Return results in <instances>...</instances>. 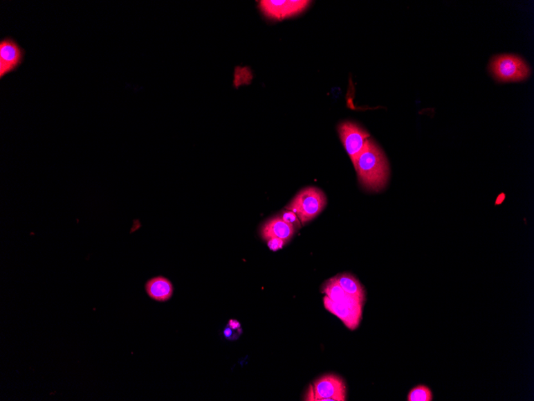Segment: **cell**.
Listing matches in <instances>:
<instances>
[{
	"label": "cell",
	"mask_w": 534,
	"mask_h": 401,
	"mask_svg": "<svg viewBox=\"0 0 534 401\" xmlns=\"http://www.w3.org/2000/svg\"><path fill=\"white\" fill-rule=\"evenodd\" d=\"M236 332H243L242 328L239 329V330H233L232 328L228 326L225 328L223 334L225 337L228 339V340L233 341L236 340V339H238L241 335L240 333H236Z\"/></svg>",
	"instance_id": "2e32d148"
},
{
	"label": "cell",
	"mask_w": 534,
	"mask_h": 401,
	"mask_svg": "<svg viewBox=\"0 0 534 401\" xmlns=\"http://www.w3.org/2000/svg\"><path fill=\"white\" fill-rule=\"evenodd\" d=\"M335 279L344 291L365 305L366 291L356 276L350 274H343L335 276Z\"/></svg>",
	"instance_id": "7c38bea8"
},
{
	"label": "cell",
	"mask_w": 534,
	"mask_h": 401,
	"mask_svg": "<svg viewBox=\"0 0 534 401\" xmlns=\"http://www.w3.org/2000/svg\"><path fill=\"white\" fill-rule=\"evenodd\" d=\"M326 203V195L321 189L307 187L301 190L285 209L295 213L304 225L317 217L325 208Z\"/></svg>",
	"instance_id": "7a4b0ae2"
},
{
	"label": "cell",
	"mask_w": 534,
	"mask_h": 401,
	"mask_svg": "<svg viewBox=\"0 0 534 401\" xmlns=\"http://www.w3.org/2000/svg\"><path fill=\"white\" fill-rule=\"evenodd\" d=\"M315 400L345 401L347 386L344 380L336 375L329 374L317 379L313 384Z\"/></svg>",
	"instance_id": "5b68a950"
},
{
	"label": "cell",
	"mask_w": 534,
	"mask_h": 401,
	"mask_svg": "<svg viewBox=\"0 0 534 401\" xmlns=\"http://www.w3.org/2000/svg\"><path fill=\"white\" fill-rule=\"evenodd\" d=\"M296 229L278 217L267 220L261 230V235L266 241L272 238L284 240L286 244L295 235Z\"/></svg>",
	"instance_id": "ba28073f"
},
{
	"label": "cell",
	"mask_w": 534,
	"mask_h": 401,
	"mask_svg": "<svg viewBox=\"0 0 534 401\" xmlns=\"http://www.w3.org/2000/svg\"><path fill=\"white\" fill-rule=\"evenodd\" d=\"M323 304H324L327 311L340 318L344 325L350 330H356L360 326L362 320L363 308H353L337 304L326 296L323 298Z\"/></svg>",
	"instance_id": "52a82bcc"
},
{
	"label": "cell",
	"mask_w": 534,
	"mask_h": 401,
	"mask_svg": "<svg viewBox=\"0 0 534 401\" xmlns=\"http://www.w3.org/2000/svg\"><path fill=\"white\" fill-rule=\"evenodd\" d=\"M145 290L151 299L158 302H167L172 299L174 294L172 282L162 276L148 280L145 284Z\"/></svg>",
	"instance_id": "30bf717a"
},
{
	"label": "cell",
	"mask_w": 534,
	"mask_h": 401,
	"mask_svg": "<svg viewBox=\"0 0 534 401\" xmlns=\"http://www.w3.org/2000/svg\"><path fill=\"white\" fill-rule=\"evenodd\" d=\"M341 141L345 147L352 163L362 152L365 145L369 139V134L360 126L352 122H344L338 126Z\"/></svg>",
	"instance_id": "277c9868"
},
{
	"label": "cell",
	"mask_w": 534,
	"mask_h": 401,
	"mask_svg": "<svg viewBox=\"0 0 534 401\" xmlns=\"http://www.w3.org/2000/svg\"><path fill=\"white\" fill-rule=\"evenodd\" d=\"M322 292L325 293L327 297L330 298L332 301L337 303V304L353 308H364V305L362 303L359 302L352 296L349 295L348 293L342 289V287L338 285L335 277L325 283Z\"/></svg>",
	"instance_id": "8fae6325"
},
{
	"label": "cell",
	"mask_w": 534,
	"mask_h": 401,
	"mask_svg": "<svg viewBox=\"0 0 534 401\" xmlns=\"http://www.w3.org/2000/svg\"><path fill=\"white\" fill-rule=\"evenodd\" d=\"M353 166L356 169L358 181L365 189L379 192L386 187L389 177L387 159L382 149L371 138L367 141Z\"/></svg>",
	"instance_id": "6da1fadb"
},
{
	"label": "cell",
	"mask_w": 534,
	"mask_h": 401,
	"mask_svg": "<svg viewBox=\"0 0 534 401\" xmlns=\"http://www.w3.org/2000/svg\"><path fill=\"white\" fill-rule=\"evenodd\" d=\"M266 242L270 249L274 251H276L282 249V247H284L286 244L284 240H282L278 238L270 239L267 240Z\"/></svg>",
	"instance_id": "9a60e30c"
},
{
	"label": "cell",
	"mask_w": 534,
	"mask_h": 401,
	"mask_svg": "<svg viewBox=\"0 0 534 401\" xmlns=\"http://www.w3.org/2000/svg\"><path fill=\"white\" fill-rule=\"evenodd\" d=\"M311 1L305 0H287V1H276V0H266L260 1L261 11L267 18L275 20H282L286 18L295 17L305 11L309 6Z\"/></svg>",
	"instance_id": "8992f818"
},
{
	"label": "cell",
	"mask_w": 534,
	"mask_h": 401,
	"mask_svg": "<svg viewBox=\"0 0 534 401\" xmlns=\"http://www.w3.org/2000/svg\"><path fill=\"white\" fill-rule=\"evenodd\" d=\"M230 328H232L233 330H239V329L242 328H241L240 323L237 321L234 320H230L228 323V326Z\"/></svg>",
	"instance_id": "e0dca14e"
},
{
	"label": "cell",
	"mask_w": 534,
	"mask_h": 401,
	"mask_svg": "<svg viewBox=\"0 0 534 401\" xmlns=\"http://www.w3.org/2000/svg\"><path fill=\"white\" fill-rule=\"evenodd\" d=\"M279 217L286 221V223L292 225L296 230L300 229L302 227V224L300 220L297 217V215L295 213L292 212V211L285 209L284 211H282L280 215H279Z\"/></svg>",
	"instance_id": "5bb4252c"
},
{
	"label": "cell",
	"mask_w": 534,
	"mask_h": 401,
	"mask_svg": "<svg viewBox=\"0 0 534 401\" xmlns=\"http://www.w3.org/2000/svg\"><path fill=\"white\" fill-rule=\"evenodd\" d=\"M434 398L433 391L425 384L417 385L407 395L408 401H433Z\"/></svg>",
	"instance_id": "4fadbf2b"
},
{
	"label": "cell",
	"mask_w": 534,
	"mask_h": 401,
	"mask_svg": "<svg viewBox=\"0 0 534 401\" xmlns=\"http://www.w3.org/2000/svg\"><path fill=\"white\" fill-rule=\"evenodd\" d=\"M492 73L500 81H520L530 75L531 70L522 58L513 55L497 56L490 64Z\"/></svg>",
	"instance_id": "3957f363"
},
{
	"label": "cell",
	"mask_w": 534,
	"mask_h": 401,
	"mask_svg": "<svg viewBox=\"0 0 534 401\" xmlns=\"http://www.w3.org/2000/svg\"><path fill=\"white\" fill-rule=\"evenodd\" d=\"M25 50L12 37L0 41V61L8 64L13 71L23 64Z\"/></svg>",
	"instance_id": "9c48e42d"
}]
</instances>
